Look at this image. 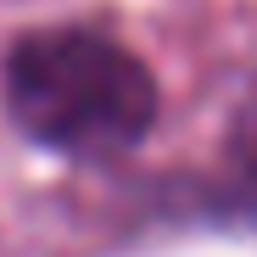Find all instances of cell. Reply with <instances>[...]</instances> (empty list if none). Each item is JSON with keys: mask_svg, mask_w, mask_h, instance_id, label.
<instances>
[{"mask_svg": "<svg viewBox=\"0 0 257 257\" xmlns=\"http://www.w3.org/2000/svg\"><path fill=\"white\" fill-rule=\"evenodd\" d=\"M6 117L34 146L106 162L135 151L157 123L151 67L101 28H34L0 62Z\"/></svg>", "mask_w": 257, "mask_h": 257, "instance_id": "6da1fadb", "label": "cell"}, {"mask_svg": "<svg viewBox=\"0 0 257 257\" xmlns=\"http://www.w3.org/2000/svg\"><path fill=\"white\" fill-rule=\"evenodd\" d=\"M235 157L246 162V174L257 179V101L240 112V123H235Z\"/></svg>", "mask_w": 257, "mask_h": 257, "instance_id": "7a4b0ae2", "label": "cell"}]
</instances>
